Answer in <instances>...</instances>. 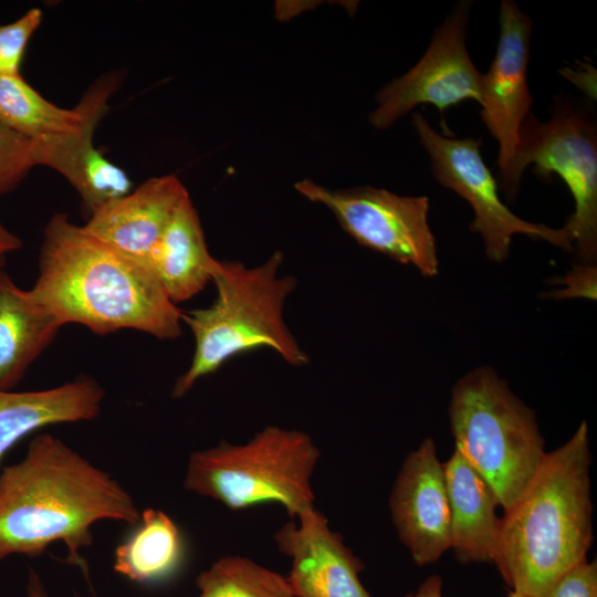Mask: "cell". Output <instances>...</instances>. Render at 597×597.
I'll return each instance as SVG.
<instances>
[{"mask_svg": "<svg viewBox=\"0 0 597 597\" xmlns=\"http://www.w3.org/2000/svg\"><path fill=\"white\" fill-rule=\"evenodd\" d=\"M583 421L540 468L501 519L496 565L505 583L535 597L586 561L593 543L590 452Z\"/></svg>", "mask_w": 597, "mask_h": 597, "instance_id": "3", "label": "cell"}, {"mask_svg": "<svg viewBox=\"0 0 597 597\" xmlns=\"http://www.w3.org/2000/svg\"><path fill=\"white\" fill-rule=\"evenodd\" d=\"M25 597H50L40 576L33 569H29Z\"/></svg>", "mask_w": 597, "mask_h": 597, "instance_id": "29", "label": "cell"}, {"mask_svg": "<svg viewBox=\"0 0 597 597\" xmlns=\"http://www.w3.org/2000/svg\"><path fill=\"white\" fill-rule=\"evenodd\" d=\"M115 85L113 76L103 77L85 93L87 114L78 132L31 140L35 165L60 172L78 192L88 214L133 189L127 174L93 143L95 127L107 109V100Z\"/></svg>", "mask_w": 597, "mask_h": 597, "instance_id": "14", "label": "cell"}, {"mask_svg": "<svg viewBox=\"0 0 597 597\" xmlns=\"http://www.w3.org/2000/svg\"><path fill=\"white\" fill-rule=\"evenodd\" d=\"M406 597H442V579L439 575H431L418 587L417 591Z\"/></svg>", "mask_w": 597, "mask_h": 597, "instance_id": "27", "label": "cell"}, {"mask_svg": "<svg viewBox=\"0 0 597 597\" xmlns=\"http://www.w3.org/2000/svg\"><path fill=\"white\" fill-rule=\"evenodd\" d=\"M472 1H460L434 30L418 63L377 93V107L369 116L375 128H389L422 104L434 105L443 116L448 107L465 100L479 103L482 73L465 43Z\"/></svg>", "mask_w": 597, "mask_h": 597, "instance_id": "10", "label": "cell"}, {"mask_svg": "<svg viewBox=\"0 0 597 597\" xmlns=\"http://www.w3.org/2000/svg\"><path fill=\"white\" fill-rule=\"evenodd\" d=\"M104 397L90 376L41 390H0V471L7 452L24 437L48 426L93 420Z\"/></svg>", "mask_w": 597, "mask_h": 597, "instance_id": "16", "label": "cell"}, {"mask_svg": "<svg viewBox=\"0 0 597 597\" xmlns=\"http://www.w3.org/2000/svg\"><path fill=\"white\" fill-rule=\"evenodd\" d=\"M4 266V258H0V268Z\"/></svg>", "mask_w": 597, "mask_h": 597, "instance_id": "31", "label": "cell"}, {"mask_svg": "<svg viewBox=\"0 0 597 597\" xmlns=\"http://www.w3.org/2000/svg\"><path fill=\"white\" fill-rule=\"evenodd\" d=\"M320 457L306 432L266 426L245 443L192 451L184 488L232 511L272 503L296 519L315 507L312 476Z\"/></svg>", "mask_w": 597, "mask_h": 597, "instance_id": "5", "label": "cell"}, {"mask_svg": "<svg viewBox=\"0 0 597 597\" xmlns=\"http://www.w3.org/2000/svg\"><path fill=\"white\" fill-rule=\"evenodd\" d=\"M142 511L129 492L60 438L42 432L24 458L0 471V559L38 557L61 542L67 561L88 579L81 549L104 520L137 524Z\"/></svg>", "mask_w": 597, "mask_h": 597, "instance_id": "1", "label": "cell"}, {"mask_svg": "<svg viewBox=\"0 0 597 597\" xmlns=\"http://www.w3.org/2000/svg\"><path fill=\"white\" fill-rule=\"evenodd\" d=\"M30 292L62 326L80 324L97 335L134 329L163 341L181 335L182 311L150 270L64 213L52 216L44 229Z\"/></svg>", "mask_w": 597, "mask_h": 597, "instance_id": "2", "label": "cell"}, {"mask_svg": "<svg viewBox=\"0 0 597 597\" xmlns=\"http://www.w3.org/2000/svg\"><path fill=\"white\" fill-rule=\"evenodd\" d=\"M196 586L198 597H295L286 576L239 555L217 559Z\"/></svg>", "mask_w": 597, "mask_h": 597, "instance_id": "22", "label": "cell"}, {"mask_svg": "<svg viewBox=\"0 0 597 597\" xmlns=\"http://www.w3.org/2000/svg\"><path fill=\"white\" fill-rule=\"evenodd\" d=\"M449 419L454 449L507 510L547 453L535 412L493 368L479 367L453 386Z\"/></svg>", "mask_w": 597, "mask_h": 597, "instance_id": "6", "label": "cell"}, {"mask_svg": "<svg viewBox=\"0 0 597 597\" xmlns=\"http://www.w3.org/2000/svg\"><path fill=\"white\" fill-rule=\"evenodd\" d=\"M75 597H80V596L76 595Z\"/></svg>", "mask_w": 597, "mask_h": 597, "instance_id": "32", "label": "cell"}, {"mask_svg": "<svg viewBox=\"0 0 597 597\" xmlns=\"http://www.w3.org/2000/svg\"><path fill=\"white\" fill-rule=\"evenodd\" d=\"M34 166L32 142L0 123V196L14 190Z\"/></svg>", "mask_w": 597, "mask_h": 597, "instance_id": "23", "label": "cell"}, {"mask_svg": "<svg viewBox=\"0 0 597 597\" xmlns=\"http://www.w3.org/2000/svg\"><path fill=\"white\" fill-rule=\"evenodd\" d=\"M184 557V541L174 520L165 512L142 511L137 528L117 545L114 570L136 583H154L170 576Z\"/></svg>", "mask_w": 597, "mask_h": 597, "instance_id": "20", "label": "cell"}, {"mask_svg": "<svg viewBox=\"0 0 597 597\" xmlns=\"http://www.w3.org/2000/svg\"><path fill=\"white\" fill-rule=\"evenodd\" d=\"M389 509L401 543L413 562L439 559L451 544V511L444 465L434 441L422 440L405 459L394 483Z\"/></svg>", "mask_w": 597, "mask_h": 597, "instance_id": "12", "label": "cell"}, {"mask_svg": "<svg viewBox=\"0 0 597 597\" xmlns=\"http://www.w3.org/2000/svg\"><path fill=\"white\" fill-rule=\"evenodd\" d=\"M552 283L559 284L563 287L553 290L547 296L555 300L563 298H588L596 300L597 285V268L596 264L573 265L563 277H559Z\"/></svg>", "mask_w": 597, "mask_h": 597, "instance_id": "26", "label": "cell"}, {"mask_svg": "<svg viewBox=\"0 0 597 597\" xmlns=\"http://www.w3.org/2000/svg\"><path fill=\"white\" fill-rule=\"evenodd\" d=\"M63 326L0 268V390H12Z\"/></svg>", "mask_w": 597, "mask_h": 597, "instance_id": "19", "label": "cell"}, {"mask_svg": "<svg viewBox=\"0 0 597 597\" xmlns=\"http://www.w3.org/2000/svg\"><path fill=\"white\" fill-rule=\"evenodd\" d=\"M535 597H597L596 562L580 563Z\"/></svg>", "mask_w": 597, "mask_h": 597, "instance_id": "25", "label": "cell"}, {"mask_svg": "<svg viewBox=\"0 0 597 597\" xmlns=\"http://www.w3.org/2000/svg\"><path fill=\"white\" fill-rule=\"evenodd\" d=\"M86 114L84 97L75 108H61L45 100L21 75H0V123L30 140L76 133Z\"/></svg>", "mask_w": 597, "mask_h": 597, "instance_id": "21", "label": "cell"}, {"mask_svg": "<svg viewBox=\"0 0 597 597\" xmlns=\"http://www.w3.org/2000/svg\"><path fill=\"white\" fill-rule=\"evenodd\" d=\"M507 597H523V596H521L520 594L511 590Z\"/></svg>", "mask_w": 597, "mask_h": 597, "instance_id": "30", "label": "cell"}, {"mask_svg": "<svg viewBox=\"0 0 597 597\" xmlns=\"http://www.w3.org/2000/svg\"><path fill=\"white\" fill-rule=\"evenodd\" d=\"M273 538L291 561L286 579L295 597H371L359 578L364 564L316 507L285 523Z\"/></svg>", "mask_w": 597, "mask_h": 597, "instance_id": "13", "label": "cell"}, {"mask_svg": "<svg viewBox=\"0 0 597 597\" xmlns=\"http://www.w3.org/2000/svg\"><path fill=\"white\" fill-rule=\"evenodd\" d=\"M282 263L281 251L256 266L217 260L211 276L217 293L213 303L182 312V323L195 338V352L172 387V398L185 396L232 357L260 348L272 349L295 367L308 364V355L284 321V305L297 279L281 276Z\"/></svg>", "mask_w": 597, "mask_h": 597, "instance_id": "4", "label": "cell"}, {"mask_svg": "<svg viewBox=\"0 0 597 597\" xmlns=\"http://www.w3.org/2000/svg\"><path fill=\"white\" fill-rule=\"evenodd\" d=\"M295 189L307 200L327 207L359 245L411 264L425 276L438 273L427 196H399L371 186L333 190L310 179L297 181Z\"/></svg>", "mask_w": 597, "mask_h": 597, "instance_id": "9", "label": "cell"}, {"mask_svg": "<svg viewBox=\"0 0 597 597\" xmlns=\"http://www.w3.org/2000/svg\"><path fill=\"white\" fill-rule=\"evenodd\" d=\"M551 118L542 122L531 112L523 121L512 159L499 171L498 187L509 201L520 189L525 169L541 180L556 174L570 191L575 210L564 228L582 264L597 258V126L593 112L565 96H556Z\"/></svg>", "mask_w": 597, "mask_h": 597, "instance_id": "7", "label": "cell"}, {"mask_svg": "<svg viewBox=\"0 0 597 597\" xmlns=\"http://www.w3.org/2000/svg\"><path fill=\"white\" fill-rule=\"evenodd\" d=\"M412 125L430 157L434 179L473 209L474 219L469 229L481 235L490 260L496 263L505 261L515 234L542 239L565 251H573L572 238L564 227L554 229L526 221L504 205L499 196L498 180L482 158L480 138L441 134L420 113L412 114Z\"/></svg>", "mask_w": 597, "mask_h": 597, "instance_id": "8", "label": "cell"}, {"mask_svg": "<svg viewBox=\"0 0 597 597\" xmlns=\"http://www.w3.org/2000/svg\"><path fill=\"white\" fill-rule=\"evenodd\" d=\"M217 259L208 251L196 208L187 193L154 249L148 269L176 305L211 282Z\"/></svg>", "mask_w": 597, "mask_h": 597, "instance_id": "18", "label": "cell"}, {"mask_svg": "<svg viewBox=\"0 0 597 597\" xmlns=\"http://www.w3.org/2000/svg\"><path fill=\"white\" fill-rule=\"evenodd\" d=\"M443 465L451 511L450 548L461 563H493L501 527L494 491L455 449Z\"/></svg>", "mask_w": 597, "mask_h": 597, "instance_id": "17", "label": "cell"}, {"mask_svg": "<svg viewBox=\"0 0 597 597\" xmlns=\"http://www.w3.org/2000/svg\"><path fill=\"white\" fill-rule=\"evenodd\" d=\"M42 17L40 9L32 8L13 22L0 24V75H21L27 44L40 27Z\"/></svg>", "mask_w": 597, "mask_h": 597, "instance_id": "24", "label": "cell"}, {"mask_svg": "<svg viewBox=\"0 0 597 597\" xmlns=\"http://www.w3.org/2000/svg\"><path fill=\"white\" fill-rule=\"evenodd\" d=\"M22 241L11 231H9L0 220V258L7 253L19 250Z\"/></svg>", "mask_w": 597, "mask_h": 597, "instance_id": "28", "label": "cell"}, {"mask_svg": "<svg viewBox=\"0 0 597 597\" xmlns=\"http://www.w3.org/2000/svg\"><path fill=\"white\" fill-rule=\"evenodd\" d=\"M187 193L176 175L154 177L127 195L95 209L83 228L118 253L147 266L176 208Z\"/></svg>", "mask_w": 597, "mask_h": 597, "instance_id": "15", "label": "cell"}, {"mask_svg": "<svg viewBox=\"0 0 597 597\" xmlns=\"http://www.w3.org/2000/svg\"><path fill=\"white\" fill-rule=\"evenodd\" d=\"M499 22V43L488 72L481 75L479 104L481 121L499 144L502 171L514 155L520 127L533 105L527 84L533 22L513 0L501 1Z\"/></svg>", "mask_w": 597, "mask_h": 597, "instance_id": "11", "label": "cell"}]
</instances>
